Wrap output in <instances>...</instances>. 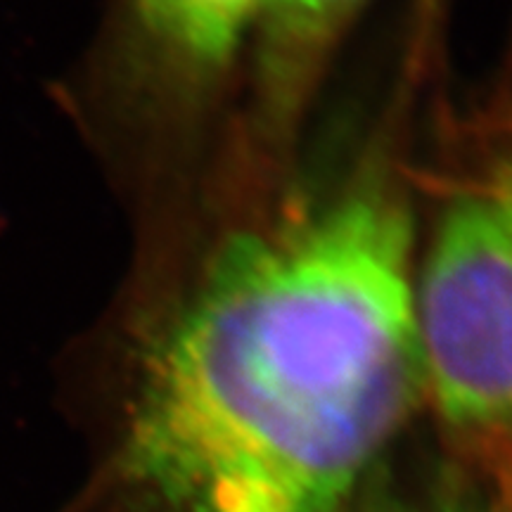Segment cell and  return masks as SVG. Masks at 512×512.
<instances>
[{"mask_svg": "<svg viewBox=\"0 0 512 512\" xmlns=\"http://www.w3.org/2000/svg\"><path fill=\"white\" fill-rule=\"evenodd\" d=\"M264 0H126L128 64L159 102L202 105L249 53Z\"/></svg>", "mask_w": 512, "mask_h": 512, "instance_id": "3", "label": "cell"}, {"mask_svg": "<svg viewBox=\"0 0 512 512\" xmlns=\"http://www.w3.org/2000/svg\"><path fill=\"white\" fill-rule=\"evenodd\" d=\"M415 233L356 178L228 233L147 344L128 463L174 512H328L425 399Z\"/></svg>", "mask_w": 512, "mask_h": 512, "instance_id": "1", "label": "cell"}, {"mask_svg": "<svg viewBox=\"0 0 512 512\" xmlns=\"http://www.w3.org/2000/svg\"><path fill=\"white\" fill-rule=\"evenodd\" d=\"M370 0H264L252 60L254 114L268 136L302 119L330 62Z\"/></svg>", "mask_w": 512, "mask_h": 512, "instance_id": "4", "label": "cell"}, {"mask_svg": "<svg viewBox=\"0 0 512 512\" xmlns=\"http://www.w3.org/2000/svg\"><path fill=\"white\" fill-rule=\"evenodd\" d=\"M396 512H496L494 505L477 501L475 496H448L434 505H422L418 510H396Z\"/></svg>", "mask_w": 512, "mask_h": 512, "instance_id": "5", "label": "cell"}, {"mask_svg": "<svg viewBox=\"0 0 512 512\" xmlns=\"http://www.w3.org/2000/svg\"><path fill=\"white\" fill-rule=\"evenodd\" d=\"M425 399L458 437L512 451V143L451 178L415 266Z\"/></svg>", "mask_w": 512, "mask_h": 512, "instance_id": "2", "label": "cell"}]
</instances>
